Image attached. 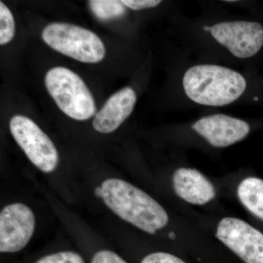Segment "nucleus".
<instances>
[{"instance_id": "5", "label": "nucleus", "mask_w": 263, "mask_h": 263, "mask_svg": "<svg viewBox=\"0 0 263 263\" xmlns=\"http://www.w3.org/2000/svg\"><path fill=\"white\" fill-rule=\"evenodd\" d=\"M10 129L15 141L36 167L45 173L56 170L59 162L56 146L32 119L14 116L10 120Z\"/></svg>"}, {"instance_id": "4", "label": "nucleus", "mask_w": 263, "mask_h": 263, "mask_svg": "<svg viewBox=\"0 0 263 263\" xmlns=\"http://www.w3.org/2000/svg\"><path fill=\"white\" fill-rule=\"evenodd\" d=\"M44 42L55 51L85 63H98L105 58V47L89 29L67 23H51L43 30Z\"/></svg>"}, {"instance_id": "11", "label": "nucleus", "mask_w": 263, "mask_h": 263, "mask_svg": "<svg viewBox=\"0 0 263 263\" xmlns=\"http://www.w3.org/2000/svg\"><path fill=\"white\" fill-rule=\"evenodd\" d=\"M173 182L178 196L190 203L204 205L216 195L212 183L195 169L181 167L176 170Z\"/></svg>"}, {"instance_id": "6", "label": "nucleus", "mask_w": 263, "mask_h": 263, "mask_svg": "<svg viewBox=\"0 0 263 263\" xmlns=\"http://www.w3.org/2000/svg\"><path fill=\"white\" fill-rule=\"evenodd\" d=\"M210 32L218 43L238 58H250L263 46V27L257 22H221L212 26Z\"/></svg>"}, {"instance_id": "12", "label": "nucleus", "mask_w": 263, "mask_h": 263, "mask_svg": "<svg viewBox=\"0 0 263 263\" xmlns=\"http://www.w3.org/2000/svg\"><path fill=\"white\" fill-rule=\"evenodd\" d=\"M238 195L249 212L263 219V180L255 177L243 179L238 186Z\"/></svg>"}, {"instance_id": "16", "label": "nucleus", "mask_w": 263, "mask_h": 263, "mask_svg": "<svg viewBox=\"0 0 263 263\" xmlns=\"http://www.w3.org/2000/svg\"><path fill=\"white\" fill-rule=\"evenodd\" d=\"M141 263H186L182 259L168 253L157 252L146 256Z\"/></svg>"}, {"instance_id": "15", "label": "nucleus", "mask_w": 263, "mask_h": 263, "mask_svg": "<svg viewBox=\"0 0 263 263\" xmlns=\"http://www.w3.org/2000/svg\"><path fill=\"white\" fill-rule=\"evenodd\" d=\"M35 263H85L80 254L73 252H61L43 257Z\"/></svg>"}, {"instance_id": "13", "label": "nucleus", "mask_w": 263, "mask_h": 263, "mask_svg": "<svg viewBox=\"0 0 263 263\" xmlns=\"http://www.w3.org/2000/svg\"><path fill=\"white\" fill-rule=\"evenodd\" d=\"M89 5L95 16L103 20L119 18L126 13L125 5L118 0H91Z\"/></svg>"}, {"instance_id": "8", "label": "nucleus", "mask_w": 263, "mask_h": 263, "mask_svg": "<svg viewBox=\"0 0 263 263\" xmlns=\"http://www.w3.org/2000/svg\"><path fill=\"white\" fill-rule=\"evenodd\" d=\"M35 219L22 203L7 205L0 213V252L13 253L24 249L34 233Z\"/></svg>"}, {"instance_id": "10", "label": "nucleus", "mask_w": 263, "mask_h": 263, "mask_svg": "<svg viewBox=\"0 0 263 263\" xmlns=\"http://www.w3.org/2000/svg\"><path fill=\"white\" fill-rule=\"evenodd\" d=\"M136 100V92L130 87L123 88L112 95L95 114L92 122L95 130L105 134L113 133L130 116Z\"/></svg>"}, {"instance_id": "3", "label": "nucleus", "mask_w": 263, "mask_h": 263, "mask_svg": "<svg viewBox=\"0 0 263 263\" xmlns=\"http://www.w3.org/2000/svg\"><path fill=\"white\" fill-rule=\"evenodd\" d=\"M45 84L57 106L69 117L85 121L96 114L94 97L76 72L53 67L46 73Z\"/></svg>"}, {"instance_id": "9", "label": "nucleus", "mask_w": 263, "mask_h": 263, "mask_svg": "<svg viewBox=\"0 0 263 263\" xmlns=\"http://www.w3.org/2000/svg\"><path fill=\"white\" fill-rule=\"evenodd\" d=\"M213 146L227 147L245 138L250 131L248 123L224 114L202 118L192 126Z\"/></svg>"}, {"instance_id": "19", "label": "nucleus", "mask_w": 263, "mask_h": 263, "mask_svg": "<svg viewBox=\"0 0 263 263\" xmlns=\"http://www.w3.org/2000/svg\"><path fill=\"white\" fill-rule=\"evenodd\" d=\"M95 195L98 197H103V190H102L101 186L95 189Z\"/></svg>"}, {"instance_id": "1", "label": "nucleus", "mask_w": 263, "mask_h": 263, "mask_svg": "<svg viewBox=\"0 0 263 263\" xmlns=\"http://www.w3.org/2000/svg\"><path fill=\"white\" fill-rule=\"evenodd\" d=\"M101 187L105 203L119 217L143 231L155 234L168 222L163 208L131 183L109 179L102 183Z\"/></svg>"}, {"instance_id": "17", "label": "nucleus", "mask_w": 263, "mask_h": 263, "mask_svg": "<svg viewBox=\"0 0 263 263\" xmlns=\"http://www.w3.org/2000/svg\"><path fill=\"white\" fill-rule=\"evenodd\" d=\"M91 263H127L111 251L102 250L97 252Z\"/></svg>"}, {"instance_id": "18", "label": "nucleus", "mask_w": 263, "mask_h": 263, "mask_svg": "<svg viewBox=\"0 0 263 263\" xmlns=\"http://www.w3.org/2000/svg\"><path fill=\"white\" fill-rule=\"evenodd\" d=\"M122 2L126 7L134 10L155 8L161 3L160 0H123Z\"/></svg>"}, {"instance_id": "20", "label": "nucleus", "mask_w": 263, "mask_h": 263, "mask_svg": "<svg viewBox=\"0 0 263 263\" xmlns=\"http://www.w3.org/2000/svg\"><path fill=\"white\" fill-rule=\"evenodd\" d=\"M203 29L205 31H207V32H211L212 27H207V26H205V27H203Z\"/></svg>"}, {"instance_id": "2", "label": "nucleus", "mask_w": 263, "mask_h": 263, "mask_svg": "<svg viewBox=\"0 0 263 263\" xmlns=\"http://www.w3.org/2000/svg\"><path fill=\"white\" fill-rule=\"evenodd\" d=\"M183 87L190 100L207 106H224L245 92L247 81L236 71L222 66L200 65L190 67L183 78Z\"/></svg>"}, {"instance_id": "21", "label": "nucleus", "mask_w": 263, "mask_h": 263, "mask_svg": "<svg viewBox=\"0 0 263 263\" xmlns=\"http://www.w3.org/2000/svg\"><path fill=\"white\" fill-rule=\"evenodd\" d=\"M170 237H171V238H175V234L174 233H170Z\"/></svg>"}, {"instance_id": "14", "label": "nucleus", "mask_w": 263, "mask_h": 263, "mask_svg": "<svg viewBox=\"0 0 263 263\" xmlns=\"http://www.w3.org/2000/svg\"><path fill=\"white\" fill-rule=\"evenodd\" d=\"M15 35V21L9 8L0 2V45L10 42Z\"/></svg>"}, {"instance_id": "7", "label": "nucleus", "mask_w": 263, "mask_h": 263, "mask_svg": "<svg viewBox=\"0 0 263 263\" xmlns=\"http://www.w3.org/2000/svg\"><path fill=\"white\" fill-rule=\"evenodd\" d=\"M216 236L246 263H263V234L246 221L224 218Z\"/></svg>"}]
</instances>
